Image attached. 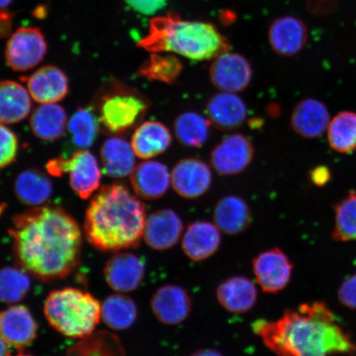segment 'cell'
<instances>
[{"mask_svg": "<svg viewBox=\"0 0 356 356\" xmlns=\"http://www.w3.org/2000/svg\"><path fill=\"white\" fill-rule=\"evenodd\" d=\"M31 97L39 104H56L68 95L69 79L55 65L43 66L26 78Z\"/></svg>", "mask_w": 356, "mask_h": 356, "instance_id": "cell-20", "label": "cell"}, {"mask_svg": "<svg viewBox=\"0 0 356 356\" xmlns=\"http://www.w3.org/2000/svg\"><path fill=\"white\" fill-rule=\"evenodd\" d=\"M330 172L326 167H318L311 172V180L316 186H323L330 179Z\"/></svg>", "mask_w": 356, "mask_h": 356, "instance_id": "cell-42", "label": "cell"}, {"mask_svg": "<svg viewBox=\"0 0 356 356\" xmlns=\"http://www.w3.org/2000/svg\"><path fill=\"white\" fill-rule=\"evenodd\" d=\"M327 140L337 153L349 154L356 149V113L342 111L328 124Z\"/></svg>", "mask_w": 356, "mask_h": 356, "instance_id": "cell-34", "label": "cell"}, {"mask_svg": "<svg viewBox=\"0 0 356 356\" xmlns=\"http://www.w3.org/2000/svg\"><path fill=\"white\" fill-rule=\"evenodd\" d=\"M190 356H224L219 350L213 349H202L195 350Z\"/></svg>", "mask_w": 356, "mask_h": 356, "instance_id": "cell-43", "label": "cell"}, {"mask_svg": "<svg viewBox=\"0 0 356 356\" xmlns=\"http://www.w3.org/2000/svg\"><path fill=\"white\" fill-rule=\"evenodd\" d=\"M30 127L40 140L50 142L59 140L67 127L65 110L56 104H42L33 111Z\"/></svg>", "mask_w": 356, "mask_h": 356, "instance_id": "cell-29", "label": "cell"}, {"mask_svg": "<svg viewBox=\"0 0 356 356\" xmlns=\"http://www.w3.org/2000/svg\"><path fill=\"white\" fill-rule=\"evenodd\" d=\"M93 108L101 130L118 136L139 123L149 108V102L136 89L115 82L100 93Z\"/></svg>", "mask_w": 356, "mask_h": 356, "instance_id": "cell-6", "label": "cell"}, {"mask_svg": "<svg viewBox=\"0 0 356 356\" xmlns=\"http://www.w3.org/2000/svg\"><path fill=\"white\" fill-rule=\"evenodd\" d=\"M13 2V0H0V10H6Z\"/></svg>", "mask_w": 356, "mask_h": 356, "instance_id": "cell-45", "label": "cell"}, {"mask_svg": "<svg viewBox=\"0 0 356 356\" xmlns=\"http://www.w3.org/2000/svg\"><path fill=\"white\" fill-rule=\"evenodd\" d=\"M13 24V13L6 10H0V38H6L10 35Z\"/></svg>", "mask_w": 356, "mask_h": 356, "instance_id": "cell-41", "label": "cell"}, {"mask_svg": "<svg viewBox=\"0 0 356 356\" xmlns=\"http://www.w3.org/2000/svg\"><path fill=\"white\" fill-rule=\"evenodd\" d=\"M252 327L277 356H331L356 350L350 337L323 302L286 310L275 321L257 320Z\"/></svg>", "mask_w": 356, "mask_h": 356, "instance_id": "cell-2", "label": "cell"}, {"mask_svg": "<svg viewBox=\"0 0 356 356\" xmlns=\"http://www.w3.org/2000/svg\"><path fill=\"white\" fill-rule=\"evenodd\" d=\"M17 356H33V355H29V354H22V353H21V354L17 355Z\"/></svg>", "mask_w": 356, "mask_h": 356, "instance_id": "cell-46", "label": "cell"}, {"mask_svg": "<svg viewBox=\"0 0 356 356\" xmlns=\"http://www.w3.org/2000/svg\"><path fill=\"white\" fill-rule=\"evenodd\" d=\"M137 317V306L130 297L110 296L102 305V318L106 326L113 330H127L136 323Z\"/></svg>", "mask_w": 356, "mask_h": 356, "instance_id": "cell-33", "label": "cell"}, {"mask_svg": "<svg viewBox=\"0 0 356 356\" xmlns=\"http://www.w3.org/2000/svg\"><path fill=\"white\" fill-rule=\"evenodd\" d=\"M138 47L151 53L172 52L193 60H213L229 51V43L215 26L188 21L173 13L151 19Z\"/></svg>", "mask_w": 356, "mask_h": 356, "instance_id": "cell-4", "label": "cell"}, {"mask_svg": "<svg viewBox=\"0 0 356 356\" xmlns=\"http://www.w3.org/2000/svg\"><path fill=\"white\" fill-rule=\"evenodd\" d=\"M209 75L213 86L220 92L237 93L250 86L253 70L246 57L227 51L213 59Z\"/></svg>", "mask_w": 356, "mask_h": 356, "instance_id": "cell-10", "label": "cell"}, {"mask_svg": "<svg viewBox=\"0 0 356 356\" xmlns=\"http://www.w3.org/2000/svg\"><path fill=\"white\" fill-rule=\"evenodd\" d=\"M150 307L160 323L175 326L188 318L193 310V301L184 288L168 284L156 291L151 299Z\"/></svg>", "mask_w": 356, "mask_h": 356, "instance_id": "cell-13", "label": "cell"}, {"mask_svg": "<svg viewBox=\"0 0 356 356\" xmlns=\"http://www.w3.org/2000/svg\"><path fill=\"white\" fill-rule=\"evenodd\" d=\"M66 356H126V353L115 334L101 331L82 338L67 350Z\"/></svg>", "mask_w": 356, "mask_h": 356, "instance_id": "cell-31", "label": "cell"}, {"mask_svg": "<svg viewBox=\"0 0 356 356\" xmlns=\"http://www.w3.org/2000/svg\"><path fill=\"white\" fill-rule=\"evenodd\" d=\"M104 275L108 286L119 293L136 291L145 275V265L131 252H120L106 262Z\"/></svg>", "mask_w": 356, "mask_h": 356, "instance_id": "cell-16", "label": "cell"}, {"mask_svg": "<svg viewBox=\"0 0 356 356\" xmlns=\"http://www.w3.org/2000/svg\"><path fill=\"white\" fill-rule=\"evenodd\" d=\"M184 232V222L172 209H162L146 218L143 238L156 251H165L176 246Z\"/></svg>", "mask_w": 356, "mask_h": 356, "instance_id": "cell-14", "label": "cell"}, {"mask_svg": "<svg viewBox=\"0 0 356 356\" xmlns=\"http://www.w3.org/2000/svg\"><path fill=\"white\" fill-rule=\"evenodd\" d=\"M31 288V280L16 267L6 266L0 269V302L16 304L24 300Z\"/></svg>", "mask_w": 356, "mask_h": 356, "instance_id": "cell-36", "label": "cell"}, {"mask_svg": "<svg viewBox=\"0 0 356 356\" xmlns=\"http://www.w3.org/2000/svg\"><path fill=\"white\" fill-rule=\"evenodd\" d=\"M213 222L222 233L238 235L250 227L252 213L248 203L238 197L229 195L218 200L213 209Z\"/></svg>", "mask_w": 356, "mask_h": 356, "instance_id": "cell-24", "label": "cell"}, {"mask_svg": "<svg viewBox=\"0 0 356 356\" xmlns=\"http://www.w3.org/2000/svg\"><path fill=\"white\" fill-rule=\"evenodd\" d=\"M131 184L138 197L155 200L164 197L172 185L171 173L165 164L149 160L136 166Z\"/></svg>", "mask_w": 356, "mask_h": 356, "instance_id": "cell-18", "label": "cell"}, {"mask_svg": "<svg viewBox=\"0 0 356 356\" xmlns=\"http://www.w3.org/2000/svg\"><path fill=\"white\" fill-rule=\"evenodd\" d=\"M206 114L211 126L222 131L237 130L248 117L246 102L237 93L220 92L207 102Z\"/></svg>", "mask_w": 356, "mask_h": 356, "instance_id": "cell-15", "label": "cell"}, {"mask_svg": "<svg viewBox=\"0 0 356 356\" xmlns=\"http://www.w3.org/2000/svg\"><path fill=\"white\" fill-rule=\"evenodd\" d=\"M19 146L15 133L0 123V169L10 166L15 161Z\"/></svg>", "mask_w": 356, "mask_h": 356, "instance_id": "cell-38", "label": "cell"}, {"mask_svg": "<svg viewBox=\"0 0 356 356\" xmlns=\"http://www.w3.org/2000/svg\"><path fill=\"white\" fill-rule=\"evenodd\" d=\"M47 43L38 28H20L13 33L6 44V63L17 72L35 68L44 60Z\"/></svg>", "mask_w": 356, "mask_h": 356, "instance_id": "cell-8", "label": "cell"}, {"mask_svg": "<svg viewBox=\"0 0 356 356\" xmlns=\"http://www.w3.org/2000/svg\"><path fill=\"white\" fill-rule=\"evenodd\" d=\"M32 102L29 90L12 80L0 82V123L15 124L29 117Z\"/></svg>", "mask_w": 356, "mask_h": 356, "instance_id": "cell-27", "label": "cell"}, {"mask_svg": "<svg viewBox=\"0 0 356 356\" xmlns=\"http://www.w3.org/2000/svg\"><path fill=\"white\" fill-rule=\"evenodd\" d=\"M68 130L72 144L79 149H86L95 144L101 128L93 106L75 111L68 123Z\"/></svg>", "mask_w": 356, "mask_h": 356, "instance_id": "cell-32", "label": "cell"}, {"mask_svg": "<svg viewBox=\"0 0 356 356\" xmlns=\"http://www.w3.org/2000/svg\"><path fill=\"white\" fill-rule=\"evenodd\" d=\"M136 156L131 144L121 137H111L101 147L102 169L105 175L110 177L131 176L136 168Z\"/></svg>", "mask_w": 356, "mask_h": 356, "instance_id": "cell-26", "label": "cell"}, {"mask_svg": "<svg viewBox=\"0 0 356 356\" xmlns=\"http://www.w3.org/2000/svg\"><path fill=\"white\" fill-rule=\"evenodd\" d=\"M184 65L178 58L171 55L152 53L138 70V75L149 81L172 84L179 78Z\"/></svg>", "mask_w": 356, "mask_h": 356, "instance_id": "cell-35", "label": "cell"}, {"mask_svg": "<svg viewBox=\"0 0 356 356\" xmlns=\"http://www.w3.org/2000/svg\"><path fill=\"white\" fill-rule=\"evenodd\" d=\"M51 326L67 337H86L95 331L102 318V305L91 293L75 288L52 291L44 305Z\"/></svg>", "mask_w": 356, "mask_h": 356, "instance_id": "cell-5", "label": "cell"}, {"mask_svg": "<svg viewBox=\"0 0 356 356\" xmlns=\"http://www.w3.org/2000/svg\"><path fill=\"white\" fill-rule=\"evenodd\" d=\"M332 237L341 242L356 241V191L337 204Z\"/></svg>", "mask_w": 356, "mask_h": 356, "instance_id": "cell-37", "label": "cell"}, {"mask_svg": "<svg viewBox=\"0 0 356 356\" xmlns=\"http://www.w3.org/2000/svg\"><path fill=\"white\" fill-rule=\"evenodd\" d=\"M220 230L215 222L195 221L186 228L181 240V249L193 261L209 259L219 250L221 245Z\"/></svg>", "mask_w": 356, "mask_h": 356, "instance_id": "cell-19", "label": "cell"}, {"mask_svg": "<svg viewBox=\"0 0 356 356\" xmlns=\"http://www.w3.org/2000/svg\"><path fill=\"white\" fill-rule=\"evenodd\" d=\"M1 211H2V210H1V207H0V212H1Z\"/></svg>", "mask_w": 356, "mask_h": 356, "instance_id": "cell-47", "label": "cell"}, {"mask_svg": "<svg viewBox=\"0 0 356 356\" xmlns=\"http://www.w3.org/2000/svg\"><path fill=\"white\" fill-rule=\"evenodd\" d=\"M38 329L37 322L25 306H11L0 312V337L8 345L25 348L37 337Z\"/></svg>", "mask_w": 356, "mask_h": 356, "instance_id": "cell-17", "label": "cell"}, {"mask_svg": "<svg viewBox=\"0 0 356 356\" xmlns=\"http://www.w3.org/2000/svg\"><path fill=\"white\" fill-rule=\"evenodd\" d=\"M254 157L255 147L250 139L242 134H231L211 151V164L219 175L234 176L246 170Z\"/></svg>", "mask_w": 356, "mask_h": 356, "instance_id": "cell-9", "label": "cell"}, {"mask_svg": "<svg viewBox=\"0 0 356 356\" xmlns=\"http://www.w3.org/2000/svg\"><path fill=\"white\" fill-rule=\"evenodd\" d=\"M170 130L162 122L147 121L134 131L131 146L136 157L149 159L163 154L171 146Z\"/></svg>", "mask_w": 356, "mask_h": 356, "instance_id": "cell-25", "label": "cell"}, {"mask_svg": "<svg viewBox=\"0 0 356 356\" xmlns=\"http://www.w3.org/2000/svg\"><path fill=\"white\" fill-rule=\"evenodd\" d=\"M213 181L210 166L198 158L180 160L172 168L171 182L173 190L181 198L202 197L211 189Z\"/></svg>", "mask_w": 356, "mask_h": 356, "instance_id": "cell-12", "label": "cell"}, {"mask_svg": "<svg viewBox=\"0 0 356 356\" xmlns=\"http://www.w3.org/2000/svg\"><path fill=\"white\" fill-rule=\"evenodd\" d=\"M0 356H11L8 344L0 337Z\"/></svg>", "mask_w": 356, "mask_h": 356, "instance_id": "cell-44", "label": "cell"}, {"mask_svg": "<svg viewBox=\"0 0 356 356\" xmlns=\"http://www.w3.org/2000/svg\"><path fill=\"white\" fill-rule=\"evenodd\" d=\"M293 265L279 248L262 252L253 258V274L258 284L267 293H278L286 288L292 277Z\"/></svg>", "mask_w": 356, "mask_h": 356, "instance_id": "cell-11", "label": "cell"}, {"mask_svg": "<svg viewBox=\"0 0 356 356\" xmlns=\"http://www.w3.org/2000/svg\"><path fill=\"white\" fill-rule=\"evenodd\" d=\"M338 298L342 305L350 309H356V275L347 279L341 284L338 291Z\"/></svg>", "mask_w": 356, "mask_h": 356, "instance_id": "cell-39", "label": "cell"}, {"mask_svg": "<svg viewBox=\"0 0 356 356\" xmlns=\"http://www.w3.org/2000/svg\"><path fill=\"white\" fill-rule=\"evenodd\" d=\"M219 304L229 313L243 314L257 304L258 292L252 280L242 275L226 279L216 289Z\"/></svg>", "mask_w": 356, "mask_h": 356, "instance_id": "cell-23", "label": "cell"}, {"mask_svg": "<svg viewBox=\"0 0 356 356\" xmlns=\"http://www.w3.org/2000/svg\"><path fill=\"white\" fill-rule=\"evenodd\" d=\"M145 204L126 185L102 186L92 197L84 220L88 241L97 250L118 252L136 248L143 238Z\"/></svg>", "mask_w": 356, "mask_h": 356, "instance_id": "cell-3", "label": "cell"}, {"mask_svg": "<svg viewBox=\"0 0 356 356\" xmlns=\"http://www.w3.org/2000/svg\"><path fill=\"white\" fill-rule=\"evenodd\" d=\"M273 50L282 56H293L304 49L308 29L300 19L292 16L279 17L271 24L268 33Z\"/></svg>", "mask_w": 356, "mask_h": 356, "instance_id": "cell-21", "label": "cell"}, {"mask_svg": "<svg viewBox=\"0 0 356 356\" xmlns=\"http://www.w3.org/2000/svg\"><path fill=\"white\" fill-rule=\"evenodd\" d=\"M129 6L143 15H153L166 6V0H124Z\"/></svg>", "mask_w": 356, "mask_h": 356, "instance_id": "cell-40", "label": "cell"}, {"mask_svg": "<svg viewBox=\"0 0 356 356\" xmlns=\"http://www.w3.org/2000/svg\"><path fill=\"white\" fill-rule=\"evenodd\" d=\"M53 191L50 178L35 168H29L21 172L15 181L16 197L26 206H42L51 198Z\"/></svg>", "mask_w": 356, "mask_h": 356, "instance_id": "cell-28", "label": "cell"}, {"mask_svg": "<svg viewBox=\"0 0 356 356\" xmlns=\"http://www.w3.org/2000/svg\"><path fill=\"white\" fill-rule=\"evenodd\" d=\"M211 124L207 118L195 111H186L177 115L173 130L180 143L189 148H200L210 136Z\"/></svg>", "mask_w": 356, "mask_h": 356, "instance_id": "cell-30", "label": "cell"}, {"mask_svg": "<svg viewBox=\"0 0 356 356\" xmlns=\"http://www.w3.org/2000/svg\"><path fill=\"white\" fill-rule=\"evenodd\" d=\"M331 118L327 106L314 99L298 102L291 115V127L305 139H316L327 132Z\"/></svg>", "mask_w": 356, "mask_h": 356, "instance_id": "cell-22", "label": "cell"}, {"mask_svg": "<svg viewBox=\"0 0 356 356\" xmlns=\"http://www.w3.org/2000/svg\"><path fill=\"white\" fill-rule=\"evenodd\" d=\"M49 175L60 177L69 173L70 185L83 200L88 199L99 189L102 172L95 156L86 149H79L70 158L59 157L47 164Z\"/></svg>", "mask_w": 356, "mask_h": 356, "instance_id": "cell-7", "label": "cell"}, {"mask_svg": "<svg viewBox=\"0 0 356 356\" xmlns=\"http://www.w3.org/2000/svg\"><path fill=\"white\" fill-rule=\"evenodd\" d=\"M13 252L22 268L44 282L68 277L79 264L82 233L59 207L40 206L13 218Z\"/></svg>", "mask_w": 356, "mask_h": 356, "instance_id": "cell-1", "label": "cell"}]
</instances>
